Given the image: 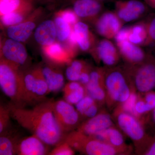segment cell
Masks as SVG:
<instances>
[{"instance_id": "obj_1", "label": "cell", "mask_w": 155, "mask_h": 155, "mask_svg": "<svg viewBox=\"0 0 155 155\" xmlns=\"http://www.w3.org/2000/svg\"><path fill=\"white\" fill-rule=\"evenodd\" d=\"M54 101L46 99L31 109L9 104L12 118L50 147L64 141L67 134L61 130L56 120L53 112Z\"/></svg>"}, {"instance_id": "obj_2", "label": "cell", "mask_w": 155, "mask_h": 155, "mask_svg": "<svg viewBox=\"0 0 155 155\" xmlns=\"http://www.w3.org/2000/svg\"><path fill=\"white\" fill-rule=\"evenodd\" d=\"M0 86L3 92L18 107H25L23 71L17 65L1 58Z\"/></svg>"}, {"instance_id": "obj_3", "label": "cell", "mask_w": 155, "mask_h": 155, "mask_svg": "<svg viewBox=\"0 0 155 155\" xmlns=\"http://www.w3.org/2000/svg\"><path fill=\"white\" fill-rule=\"evenodd\" d=\"M22 71L26 106H34L46 99L50 93L40 66Z\"/></svg>"}, {"instance_id": "obj_4", "label": "cell", "mask_w": 155, "mask_h": 155, "mask_svg": "<svg viewBox=\"0 0 155 155\" xmlns=\"http://www.w3.org/2000/svg\"><path fill=\"white\" fill-rule=\"evenodd\" d=\"M65 141L74 150L88 155H114L117 150L112 145L85 135L78 130L67 134Z\"/></svg>"}, {"instance_id": "obj_5", "label": "cell", "mask_w": 155, "mask_h": 155, "mask_svg": "<svg viewBox=\"0 0 155 155\" xmlns=\"http://www.w3.org/2000/svg\"><path fill=\"white\" fill-rule=\"evenodd\" d=\"M125 71L140 92L147 93L155 88V58L151 54L149 53L146 59L140 64H128Z\"/></svg>"}, {"instance_id": "obj_6", "label": "cell", "mask_w": 155, "mask_h": 155, "mask_svg": "<svg viewBox=\"0 0 155 155\" xmlns=\"http://www.w3.org/2000/svg\"><path fill=\"white\" fill-rule=\"evenodd\" d=\"M127 77L126 72L120 68L113 67L106 70L104 84L109 96L113 101L123 103L130 96L131 93Z\"/></svg>"}, {"instance_id": "obj_7", "label": "cell", "mask_w": 155, "mask_h": 155, "mask_svg": "<svg viewBox=\"0 0 155 155\" xmlns=\"http://www.w3.org/2000/svg\"><path fill=\"white\" fill-rule=\"evenodd\" d=\"M53 112L58 125L64 133L77 129L81 124V116L73 104L65 100L54 101Z\"/></svg>"}, {"instance_id": "obj_8", "label": "cell", "mask_w": 155, "mask_h": 155, "mask_svg": "<svg viewBox=\"0 0 155 155\" xmlns=\"http://www.w3.org/2000/svg\"><path fill=\"white\" fill-rule=\"evenodd\" d=\"M115 12L123 24L137 21L149 13L148 6L140 0H119L115 3Z\"/></svg>"}, {"instance_id": "obj_9", "label": "cell", "mask_w": 155, "mask_h": 155, "mask_svg": "<svg viewBox=\"0 0 155 155\" xmlns=\"http://www.w3.org/2000/svg\"><path fill=\"white\" fill-rule=\"evenodd\" d=\"M93 24L100 36L111 40L114 39L124 24L115 12L107 11L103 12Z\"/></svg>"}, {"instance_id": "obj_10", "label": "cell", "mask_w": 155, "mask_h": 155, "mask_svg": "<svg viewBox=\"0 0 155 155\" xmlns=\"http://www.w3.org/2000/svg\"><path fill=\"white\" fill-rule=\"evenodd\" d=\"M1 58L21 69L27 64L28 55L22 42L9 38L5 39L1 43Z\"/></svg>"}, {"instance_id": "obj_11", "label": "cell", "mask_w": 155, "mask_h": 155, "mask_svg": "<svg viewBox=\"0 0 155 155\" xmlns=\"http://www.w3.org/2000/svg\"><path fill=\"white\" fill-rule=\"evenodd\" d=\"M90 53L95 61H101L110 67L115 66L119 62L121 56L117 46L106 38L98 41Z\"/></svg>"}, {"instance_id": "obj_12", "label": "cell", "mask_w": 155, "mask_h": 155, "mask_svg": "<svg viewBox=\"0 0 155 155\" xmlns=\"http://www.w3.org/2000/svg\"><path fill=\"white\" fill-rule=\"evenodd\" d=\"M42 12L41 8H39L34 10L30 16L22 22L7 27L8 37L20 42L26 41L36 28L37 19Z\"/></svg>"}, {"instance_id": "obj_13", "label": "cell", "mask_w": 155, "mask_h": 155, "mask_svg": "<svg viewBox=\"0 0 155 155\" xmlns=\"http://www.w3.org/2000/svg\"><path fill=\"white\" fill-rule=\"evenodd\" d=\"M43 55L48 63L61 67L69 64L77 55L61 42L54 43L42 47Z\"/></svg>"}, {"instance_id": "obj_14", "label": "cell", "mask_w": 155, "mask_h": 155, "mask_svg": "<svg viewBox=\"0 0 155 155\" xmlns=\"http://www.w3.org/2000/svg\"><path fill=\"white\" fill-rule=\"evenodd\" d=\"M73 10L79 19L93 24L104 12L103 2L100 0H72Z\"/></svg>"}, {"instance_id": "obj_15", "label": "cell", "mask_w": 155, "mask_h": 155, "mask_svg": "<svg viewBox=\"0 0 155 155\" xmlns=\"http://www.w3.org/2000/svg\"><path fill=\"white\" fill-rule=\"evenodd\" d=\"M50 147L36 136L32 134L19 139L17 145L16 153L18 155H48Z\"/></svg>"}, {"instance_id": "obj_16", "label": "cell", "mask_w": 155, "mask_h": 155, "mask_svg": "<svg viewBox=\"0 0 155 155\" xmlns=\"http://www.w3.org/2000/svg\"><path fill=\"white\" fill-rule=\"evenodd\" d=\"M112 125L113 122L109 114L98 113L94 117L81 123L77 130L85 135L92 137L112 127Z\"/></svg>"}, {"instance_id": "obj_17", "label": "cell", "mask_w": 155, "mask_h": 155, "mask_svg": "<svg viewBox=\"0 0 155 155\" xmlns=\"http://www.w3.org/2000/svg\"><path fill=\"white\" fill-rule=\"evenodd\" d=\"M117 122L122 131L131 139L137 141L144 138V129L135 116L126 112H122L118 115Z\"/></svg>"}, {"instance_id": "obj_18", "label": "cell", "mask_w": 155, "mask_h": 155, "mask_svg": "<svg viewBox=\"0 0 155 155\" xmlns=\"http://www.w3.org/2000/svg\"><path fill=\"white\" fill-rule=\"evenodd\" d=\"M120 56L129 65L140 64L146 59L149 53L141 47L132 43L128 40L116 43Z\"/></svg>"}, {"instance_id": "obj_19", "label": "cell", "mask_w": 155, "mask_h": 155, "mask_svg": "<svg viewBox=\"0 0 155 155\" xmlns=\"http://www.w3.org/2000/svg\"><path fill=\"white\" fill-rule=\"evenodd\" d=\"M104 80V69L97 68L92 69L89 82L85 85V87L87 94L97 103L102 102L105 99V91L103 88Z\"/></svg>"}, {"instance_id": "obj_20", "label": "cell", "mask_w": 155, "mask_h": 155, "mask_svg": "<svg viewBox=\"0 0 155 155\" xmlns=\"http://www.w3.org/2000/svg\"><path fill=\"white\" fill-rule=\"evenodd\" d=\"M42 72L47 83L49 93H57L64 88V74L59 66L48 63L40 65Z\"/></svg>"}, {"instance_id": "obj_21", "label": "cell", "mask_w": 155, "mask_h": 155, "mask_svg": "<svg viewBox=\"0 0 155 155\" xmlns=\"http://www.w3.org/2000/svg\"><path fill=\"white\" fill-rule=\"evenodd\" d=\"M78 47L83 52H90L93 48L98 40L90 30L86 23L78 21L73 27Z\"/></svg>"}, {"instance_id": "obj_22", "label": "cell", "mask_w": 155, "mask_h": 155, "mask_svg": "<svg viewBox=\"0 0 155 155\" xmlns=\"http://www.w3.org/2000/svg\"><path fill=\"white\" fill-rule=\"evenodd\" d=\"M34 37L37 42L42 47L55 42L57 35L54 22L48 19L41 22L35 28Z\"/></svg>"}, {"instance_id": "obj_23", "label": "cell", "mask_w": 155, "mask_h": 155, "mask_svg": "<svg viewBox=\"0 0 155 155\" xmlns=\"http://www.w3.org/2000/svg\"><path fill=\"white\" fill-rule=\"evenodd\" d=\"M65 101L72 104H76L85 96L86 87L79 81H69L62 90Z\"/></svg>"}, {"instance_id": "obj_24", "label": "cell", "mask_w": 155, "mask_h": 155, "mask_svg": "<svg viewBox=\"0 0 155 155\" xmlns=\"http://www.w3.org/2000/svg\"><path fill=\"white\" fill-rule=\"evenodd\" d=\"M34 0H0L1 16L14 12L34 11Z\"/></svg>"}, {"instance_id": "obj_25", "label": "cell", "mask_w": 155, "mask_h": 155, "mask_svg": "<svg viewBox=\"0 0 155 155\" xmlns=\"http://www.w3.org/2000/svg\"><path fill=\"white\" fill-rule=\"evenodd\" d=\"M16 133L9 128L0 134V155H17V145L21 137Z\"/></svg>"}, {"instance_id": "obj_26", "label": "cell", "mask_w": 155, "mask_h": 155, "mask_svg": "<svg viewBox=\"0 0 155 155\" xmlns=\"http://www.w3.org/2000/svg\"><path fill=\"white\" fill-rule=\"evenodd\" d=\"M147 37V28L144 21L137 22L129 26L128 40L134 44L144 46Z\"/></svg>"}, {"instance_id": "obj_27", "label": "cell", "mask_w": 155, "mask_h": 155, "mask_svg": "<svg viewBox=\"0 0 155 155\" xmlns=\"http://www.w3.org/2000/svg\"><path fill=\"white\" fill-rule=\"evenodd\" d=\"M90 66L84 61L74 60L68 64L66 75L69 81H78L81 73Z\"/></svg>"}, {"instance_id": "obj_28", "label": "cell", "mask_w": 155, "mask_h": 155, "mask_svg": "<svg viewBox=\"0 0 155 155\" xmlns=\"http://www.w3.org/2000/svg\"><path fill=\"white\" fill-rule=\"evenodd\" d=\"M34 11H17L1 16V25L5 27H8L19 24L27 19Z\"/></svg>"}, {"instance_id": "obj_29", "label": "cell", "mask_w": 155, "mask_h": 155, "mask_svg": "<svg viewBox=\"0 0 155 155\" xmlns=\"http://www.w3.org/2000/svg\"><path fill=\"white\" fill-rule=\"evenodd\" d=\"M54 22L55 24L57 38L60 42L63 43L69 38L73 27L56 14Z\"/></svg>"}, {"instance_id": "obj_30", "label": "cell", "mask_w": 155, "mask_h": 155, "mask_svg": "<svg viewBox=\"0 0 155 155\" xmlns=\"http://www.w3.org/2000/svg\"><path fill=\"white\" fill-rule=\"evenodd\" d=\"M11 109L8 105L1 104L0 105V134L10 128Z\"/></svg>"}, {"instance_id": "obj_31", "label": "cell", "mask_w": 155, "mask_h": 155, "mask_svg": "<svg viewBox=\"0 0 155 155\" xmlns=\"http://www.w3.org/2000/svg\"><path fill=\"white\" fill-rule=\"evenodd\" d=\"M107 131V142L115 147H120L124 144L123 135L119 130L113 127L108 128Z\"/></svg>"}, {"instance_id": "obj_32", "label": "cell", "mask_w": 155, "mask_h": 155, "mask_svg": "<svg viewBox=\"0 0 155 155\" xmlns=\"http://www.w3.org/2000/svg\"><path fill=\"white\" fill-rule=\"evenodd\" d=\"M147 37L144 46L155 45V14L148 17L145 21Z\"/></svg>"}, {"instance_id": "obj_33", "label": "cell", "mask_w": 155, "mask_h": 155, "mask_svg": "<svg viewBox=\"0 0 155 155\" xmlns=\"http://www.w3.org/2000/svg\"><path fill=\"white\" fill-rule=\"evenodd\" d=\"M74 149L64 140L60 144L54 147L50 151V155H72L75 154Z\"/></svg>"}, {"instance_id": "obj_34", "label": "cell", "mask_w": 155, "mask_h": 155, "mask_svg": "<svg viewBox=\"0 0 155 155\" xmlns=\"http://www.w3.org/2000/svg\"><path fill=\"white\" fill-rule=\"evenodd\" d=\"M137 97L134 93H130V96L123 103L122 110L124 112L128 113L134 116H138L135 111V105L137 102Z\"/></svg>"}, {"instance_id": "obj_35", "label": "cell", "mask_w": 155, "mask_h": 155, "mask_svg": "<svg viewBox=\"0 0 155 155\" xmlns=\"http://www.w3.org/2000/svg\"><path fill=\"white\" fill-rule=\"evenodd\" d=\"M95 103V101L87 94L75 104V108L82 117L84 114Z\"/></svg>"}, {"instance_id": "obj_36", "label": "cell", "mask_w": 155, "mask_h": 155, "mask_svg": "<svg viewBox=\"0 0 155 155\" xmlns=\"http://www.w3.org/2000/svg\"><path fill=\"white\" fill-rule=\"evenodd\" d=\"M56 14L62 17L72 27H73L75 23L79 21V18L73 9H67L61 10L57 12Z\"/></svg>"}, {"instance_id": "obj_37", "label": "cell", "mask_w": 155, "mask_h": 155, "mask_svg": "<svg viewBox=\"0 0 155 155\" xmlns=\"http://www.w3.org/2000/svg\"><path fill=\"white\" fill-rule=\"evenodd\" d=\"M145 101L149 112L152 111L155 108V92L151 91L147 93L145 97Z\"/></svg>"}, {"instance_id": "obj_38", "label": "cell", "mask_w": 155, "mask_h": 155, "mask_svg": "<svg viewBox=\"0 0 155 155\" xmlns=\"http://www.w3.org/2000/svg\"><path fill=\"white\" fill-rule=\"evenodd\" d=\"M128 31L129 26L122 27L114 38L116 43L128 40Z\"/></svg>"}, {"instance_id": "obj_39", "label": "cell", "mask_w": 155, "mask_h": 155, "mask_svg": "<svg viewBox=\"0 0 155 155\" xmlns=\"http://www.w3.org/2000/svg\"><path fill=\"white\" fill-rule=\"evenodd\" d=\"M91 70V67H90L85 69L81 74L78 81L85 86L89 82L90 73Z\"/></svg>"}, {"instance_id": "obj_40", "label": "cell", "mask_w": 155, "mask_h": 155, "mask_svg": "<svg viewBox=\"0 0 155 155\" xmlns=\"http://www.w3.org/2000/svg\"><path fill=\"white\" fill-rule=\"evenodd\" d=\"M135 111L137 114H143L149 112L145 101L142 100L137 101L135 105Z\"/></svg>"}, {"instance_id": "obj_41", "label": "cell", "mask_w": 155, "mask_h": 155, "mask_svg": "<svg viewBox=\"0 0 155 155\" xmlns=\"http://www.w3.org/2000/svg\"><path fill=\"white\" fill-rule=\"evenodd\" d=\"M145 154L155 155V140L151 142L150 144L145 152Z\"/></svg>"}, {"instance_id": "obj_42", "label": "cell", "mask_w": 155, "mask_h": 155, "mask_svg": "<svg viewBox=\"0 0 155 155\" xmlns=\"http://www.w3.org/2000/svg\"><path fill=\"white\" fill-rule=\"evenodd\" d=\"M144 3L149 7L155 9V0H143Z\"/></svg>"}, {"instance_id": "obj_43", "label": "cell", "mask_w": 155, "mask_h": 155, "mask_svg": "<svg viewBox=\"0 0 155 155\" xmlns=\"http://www.w3.org/2000/svg\"><path fill=\"white\" fill-rule=\"evenodd\" d=\"M36 1L44 3H51L55 2V0H36Z\"/></svg>"}, {"instance_id": "obj_44", "label": "cell", "mask_w": 155, "mask_h": 155, "mask_svg": "<svg viewBox=\"0 0 155 155\" xmlns=\"http://www.w3.org/2000/svg\"><path fill=\"white\" fill-rule=\"evenodd\" d=\"M152 112V117L153 125L155 127V108L153 109Z\"/></svg>"}, {"instance_id": "obj_45", "label": "cell", "mask_w": 155, "mask_h": 155, "mask_svg": "<svg viewBox=\"0 0 155 155\" xmlns=\"http://www.w3.org/2000/svg\"><path fill=\"white\" fill-rule=\"evenodd\" d=\"M100 1H102V2H103V1H106V0H100Z\"/></svg>"}, {"instance_id": "obj_46", "label": "cell", "mask_w": 155, "mask_h": 155, "mask_svg": "<svg viewBox=\"0 0 155 155\" xmlns=\"http://www.w3.org/2000/svg\"><path fill=\"white\" fill-rule=\"evenodd\" d=\"M110 1H116V0H110Z\"/></svg>"}]
</instances>
